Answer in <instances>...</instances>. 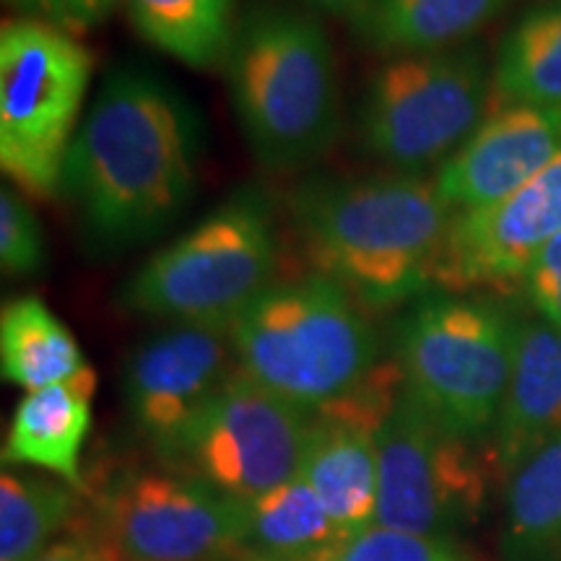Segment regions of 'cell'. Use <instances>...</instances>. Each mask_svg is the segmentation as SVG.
<instances>
[{"instance_id": "5", "label": "cell", "mask_w": 561, "mask_h": 561, "mask_svg": "<svg viewBox=\"0 0 561 561\" xmlns=\"http://www.w3.org/2000/svg\"><path fill=\"white\" fill-rule=\"evenodd\" d=\"M515 343L517 325L502 307L430 291L396 325L392 354L413 401L442 430L473 442L494 430Z\"/></svg>"}, {"instance_id": "22", "label": "cell", "mask_w": 561, "mask_h": 561, "mask_svg": "<svg viewBox=\"0 0 561 561\" xmlns=\"http://www.w3.org/2000/svg\"><path fill=\"white\" fill-rule=\"evenodd\" d=\"M130 24L157 50L191 68L227 60L234 0H125Z\"/></svg>"}, {"instance_id": "27", "label": "cell", "mask_w": 561, "mask_h": 561, "mask_svg": "<svg viewBox=\"0 0 561 561\" xmlns=\"http://www.w3.org/2000/svg\"><path fill=\"white\" fill-rule=\"evenodd\" d=\"M523 286L543 320L561 331V234L536 257Z\"/></svg>"}, {"instance_id": "23", "label": "cell", "mask_w": 561, "mask_h": 561, "mask_svg": "<svg viewBox=\"0 0 561 561\" xmlns=\"http://www.w3.org/2000/svg\"><path fill=\"white\" fill-rule=\"evenodd\" d=\"M494 87L507 104H561V0L533 5L507 32Z\"/></svg>"}, {"instance_id": "19", "label": "cell", "mask_w": 561, "mask_h": 561, "mask_svg": "<svg viewBox=\"0 0 561 561\" xmlns=\"http://www.w3.org/2000/svg\"><path fill=\"white\" fill-rule=\"evenodd\" d=\"M507 0H371L351 24L382 53L416 55L447 50L471 37Z\"/></svg>"}, {"instance_id": "1", "label": "cell", "mask_w": 561, "mask_h": 561, "mask_svg": "<svg viewBox=\"0 0 561 561\" xmlns=\"http://www.w3.org/2000/svg\"><path fill=\"white\" fill-rule=\"evenodd\" d=\"M201 128L191 104L157 76L117 70L76 130L60 195L89 240L123 250L157 237L198 182Z\"/></svg>"}, {"instance_id": "18", "label": "cell", "mask_w": 561, "mask_h": 561, "mask_svg": "<svg viewBox=\"0 0 561 561\" xmlns=\"http://www.w3.org/2000/svg\"><path fill=\"white\" fill-rule=\"evenodd\" d=\"M341 538H346L343 530L297 476L244 502V530L234 561H310Z\"/></svg>"}, {"instance_id": "4", "label": "cell", "mask_w": 561, "mask_h": 561, "mask_svg": "<svg viewBox=\"0 0 561 561\" xmlns=\"http://www.w3.org/2000/svg\"><path fill=\"white\" fill-rule=\"evenodd\" d=\"M237 369L305 411L354 392L377 367V333L339 280L271 284L229 320Z\"/></svg>"}, {"instance_id": "2", "label": "cell", "mask_w": 561, "mask_h": 561, "mask_svg": "<svg viewBox=\"0 0 561 561\" xmlns=\"http://www.w3.org/2000/svg\"><path fill=\"white\" fill-rule=\"evenodd\" d=\"M289 210L318 273L359 305L388 310L437 286L455 214L434 182L314 178L291 193Z\"/></svg>"}, {"instance_id": "24", "label": "cell", "mask_w": 561, "mask_h": 561, "mask_svg": "<svg viewBox=\"0 0 561 561\" xmlns=\"http://www.w3.org/2000/svg\"><path fill=\"white\" fill-rule=\"evenodd\" d=\"M76 510V489L37 476L3 471L0 479V561H34Z\"/></svg>"}, {"instance_id": "3", "label": "cell", "mask_w": 561, "mask_h": 561, "mask_svg": "<svg viewBox=\"0 0 561 561\" xmlns=\"http://www.w3.org/2000/svg\"><path fill=\"white\" fill-rule=\"evenodd\" d=\"M231 107L263 167L312 164L339 136V76L318 19L255 5L237 21L224 60Z\"/></svg>"}, {"instance_id": "7", "label": "cell", "mask_w": 561, "mask_h": 561, "mask_svg": "<svg viewBox=\"0 0 561 561\" xmlns=\"http://www.w3.org/2000/svg\"><path fill=\"white\" fill-rule=\"evenodd\" d=\"M91 53L66 26L24 16L0 32V167L26 195L60 193L79 130Z\"/></svg>"}, {"instance_id": "8", "label": "cell", "mask_w": 561, "mask_h": 561, "mask_svg": "<svg viewBox=\"0 0 561 561\" xmlns=\"http://www.w3.org/2000/svg\"><path fill=\"white\" fill-rule=\"evenodd\" d=\"M486 102L489 73L476 50L398 55L364 89L359 140L398 174H421L481 128Z\"/></svg>"}, {"instance_id": "9", "label": "cell", "mask_w": 561, "mask_h": 561, "mask_svg": "<svg viewBox=\"0 0 561 561\" xmlns=\"http://www.w3.org/2000/svg\"><path fill=\"white\" fill-rule=\"evenodd\" d=\"M380 494L375 525L450 538L481 517L489 471L471 447L455 437L401 390L377 430Z\"/></svg>"}, {"instance_id": "17", "label": "cell", "mask_w": 561, "mask_h": 561, "mask_svg": "<svg viewBox=\"0 0 561 561\" xmlns=\"http://www.w3.org/2000/svg\"><path fill=\"white\" fill-rule=\"evenodd\" d=\"M96 390L94 369L50 388L32 390L13 411L3 447L5 466H34L60 476L66 486L79 491L81 447L91 430V396Z\"/></svg>"}, {"instance_id": "10", "label": "cell", "mask_w": 561, "mask_h": 561, "mask_svg": "<svg viewBox=\"0 0 561 561\" xmlns=\"http://www.w3.org/2000/svg\"><path fill=\"white\" fill-rule=\"evenodd\" d=\"M244 502L174 468H123L96 500V536L117 561H234Z\"/></svg>"}, {"instance_id": "11", "label": "cell", "mask_w": 561, "mask_h": 561, "mask_svg": "<svg viewBox=\"0 0 561 561\" xmlns=\"http://www.w3.org/2000/svg\"><path fill=\"white\" fill-rule=\"evenodd\" d=\"M310 430V411L237 369L193 421L167 468L248 502L297 479Z\"/></svg>"}, {"instance_id": "12", "label": "cell", "mask_w": 561, "mask_h": 561, "mask_svg": "<svg viewBox=\"0 0 561 561\" xmlns=\"http://www.w3.org/2000/svg\"><path fill=\"white\" fill-rule=\"evenodd\" d=\"M229 325L172 322L133 351L123 375L128 413L157 458L170 466L193 421L237 369Z\"/></svg>"}, {"instance_id": "28", "label": "cell", "mask_w": 561, "mask_h": 561, "mask_svg": "<svg viewBox=\"0 0 561 561\" xmlns=\"http://www.w3.org/2000/svg\"><path fill=\"white\" fill-rule=\"evenodd\" d=\"M34 561H117V557L96 533H91V536H73L55 541Z\"/></svg>"}, {"instance_id": "20", "label": "cell", "mask_w": 561, "mask_h": 561, "mask_svg": "<svg viewBox=\"0 0 561 561\" xmlns=\"http://www.w3.org/2000/svg\"><path fill=\"white\" fill-rule=\"evenodd\" d=\"M89 364L79 343L37 297L9 301L0 314L3 380L26 392L79 377Z\"/></svg>"}, {"instance_id": "30", "label": "cell", "mask_w": 561, "mask_h": 561, "mask_svg": "<svg viewBox=\"0 0 561 561\" xmlns=\"http://www.w3.org/2000/svg\"><path fill=\"white\" fill-rule=\"evenodd\" d=\"M305 3H310L312 9L333 13V16H346L354 21L371 0H305Z\"/></svg>"}, {"instance_id": "15", "label": "cell", "mask_w": 561, "mask_h": 561, "mask_svg": "<svg viewBox=\"0 0 561 561\" xmlns=\"http://www.w3.org/2000/svg\"><path fill=\"white\" fill-rule=\"evenodd\" d=\"M561 434V331L546 320L517 325L515 364L491 437V466L510 479Z\"/></svg>"}, {"instance_id": "13", "label": "cell", "mask_w": 561, "mask_h": 561, "mask_svg": "<svg viewBox=\"0 0 561 561\" xmlns=\"http://www.w3.org/2000/svg\"><path fill=\"white\" fill-rule=\"evenodd\" d=\"M561 234V157L494 206L455 214L437 289H510Z\"/></svg>"}, {"instance_id": "25", "label": "cell", "mask_w": 561, "mask_h": 561, "mask_svg": "<svg viewBox=\"0 0 561 561\" xmlns=\"http://www.w3.org/2000/svg\"><path fill=\"white\" fill-rule=\"evenodd\" d=\"M310 561H468L466 553L447 538L416 536L371 525L367 530L341 538Z\"/></svg>"}, {"instance_id": "14", "label": "cell", "mask_w": 561, "mask_h": 561, "mask_svg": "<svg viewBox=\"0 0 561 561\" xmlns=\"http://www.w3.org/2000/svg\"><path fill=\"white\" fill-rule=\"evenodd\" d=\"M561 157V104H507L439 167V198L455 214L494 206Z\"/></svg>"}, {"instance_id": "31", "label": "cell", "mask_w": 561, "mask_h": 561, "mask_svg": "<svg viewBox=\"0 0 561 561\" xmlns=\"http://www.w3.org/2000/svg\"><path fill=\"white\" fill-rule=\"evenodd\" d=\"M9 3H13L21 11H26L30 16L55 21V24H58L60 19V0H9Z\"/></svg>"}, {"instance_id": "26", "label": "cell", "mask_w": 561, "mask_h": 561, "mask_svg": "<svg viewBox=\"0 0 561 561\" xmlns=\"http://www.w3.org/2000/svg\"><path fill=\"white\" fill-rule=\"evenodd\" d=\"M0 263L5 273H37L45 263V240L34 210L9 185L0 191Z\"/></svg>"}, {"instance_id": "29", "label": "cell", "mask_w": 561, "mask_h": 561, "mask_svg": "<svg viewBox=\"0 0 561 561\" xmlns=\"http://www.w3.org/2000/svg\"><path fill=\"white\" fill-rule=\"evenodd\" d=\"M121 3V0H60V19L58 24L60 26H94L100 24L110 16V11L115 9V5Z\"/></svg>"}, {"instance_id": "21", "label": "cell", "mask_w": 561, "mask_h": 561, "mask_svg": "<svg viewBox=\"0 0 561 561\" xmlns=\"http://www.w3.org/2000/svg\"><path fill=\"white\" fill-rule=\"evenodd\" d=\"M504 561H561V434L510 476Z\"/></svg>"}, {"instance_id": "16", "label": "cell", "mask_w": 561, "mask_h": 561, "mask_svg": "<svg viewBox=\"0 0 561 561\" xmlns=\"http://www.w3.org/2000/svg\"><path fill=\"white\" fill-rule=\"evenodd\" d=\"M299 476L343 536L371 528L380 494L377 430L341 413L314 411Z\"/></svg>"}, {"instance_id": "6", "label": "cell", "mask_w": 561, "mask_h": 561, "mask_svg": "<svg viewBox=\"0 0 561 561\" xmlns=\"http://www.w3.org/2000/svg\"><path fill=\"white\" fill-rule=\"evenodd\" d=\"M276 221L263 191L242 187L146 261L121 289L125 310L172 322H224L271 286Z\"/></svg>"}]
</instances>
